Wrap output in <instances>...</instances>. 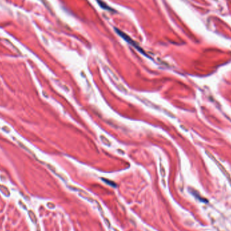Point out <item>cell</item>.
<instances>
[{"label": "cell", "instance_id": "obj_1", "mask_svg": "<svg viewBox=\"0 0 231 231\" xmlns=\"http://www.w3.org/2000/svg\"><path fill=\"white\" fill-rule=\"evenodd\" d=\"M115 30L116 31V32H117V33H118V34H119V35H120V36H121L122 38H124V39L125 41H126V42H128V43H129V44H130L131 46H133L134 48H136V50H138V51H139V52H140V53H142L143 54L145 55V56H147V55L145 54V52L143 51V50H142V49H141V48H140V47L138 46V44H137V43H136V42H134V41L133 40H132V38H130V36H128L127 34H125L124 32H123L122 31L118 29V28H115Z\"/></svg>", "mask_w": 231, "mask_h": 231}, {"label": "cell", "instance_id": "obj_2", "mask_svg": "<svg viewBox=\"0 0 231 231\" xmlns=\"http://www.w3.org/2000/svg\"><path fill=\"white\" fill-rule=\"evenodd\" d=\"M97 2H98V3L99 4V5H100V7L102 8H103V9L108 10V11H114L113 9H112L111 8L109 7L108 6L106 3L102 2V0H97Z\"/></svg>", "mask_w": 231, "mask_h": 231}, {"label": "cell", "instance_id": "obj_3", "mask_svg": "<svg viewBox=\"0 0 231 231\" xmlns=\"http://www.w3.org/2000/svg\"><path fill=\"white\" fill-rule=\"evenodd\" d=\"M102 179L103 180V181H104L106 183H107L108 184H109V185L112 186H113V187H116V184L114 182L112 181V180H110L106 178H102Z\"/></svg>", "mask_w": 231, "mask_h": 231}, {"label": "cell", "instance_id": "obj_4", "mask_svg": "<svg viewBox=\"0 0 231 231\" xmlns=\"http://www.w3.org/2000/svg\"><path fill=\"white\" fill-rule=\"evenodd\" d=\"M0 190L2 191L3 193H4V195H7V196L9 195V190H8V188H6V187H4V186H3L2 185H0Z\"/></svg>", "mask_w": 231, "mask_h": 231}, {"label": "cell", "instance_id": "obj_5", "mask_svg": "<svg viewBox=\"0 0 231 231\" xmlns=\"http://www.w3.org/2000/svg\"><path fill=\"white\" fill-rule=\"evenodd\" d=\"M28 214H29L30 218V219H31V220L32 221V222H34V223H36V216H35V215H34V214L32 212H31V211H29Z\"/></svg>", "mask_w": 231, "mask_h": 231}, {"label": "cell", "instance_id": "obj_6", "mask_svg": "<svg viewBox=\"0 0 231 231\" xmlns=\"http://www.w3.org/2000/svg\"><path fill=\"white\" fill-rule=\"evenodd\" d=\"M101 139H102V141H103V142H104V144H106V145H108V146H110V145H111V143H110V141H109V140H108V139H107V138L106 137V136L104 137V136H101Z\"/></svg>", "mask_w": 231, "mask_h": 231}, {"label": "cell", "instance_id": "obj_7", "mask_svg": "<svg viewBox=\"0 0 231 231\" xmlns=\"http://www.w3.org/2000/svg\"><path fill=\"white\" fill-rule=\"evenodd\" d=\"M114 230H115V231H118V230H117V229H116V228H114Z\"/></svg>", "mask_w": 231, "mask_h": 231}]
</instances>
